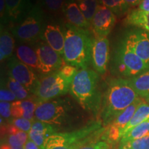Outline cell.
<instances>
[{
    "label": "cell",
    "mask_w": 149,
    "mask_h": 149,
    "mask_svg": "<svg viewBox=\"0 0 149 149\" xmlns=\"http://www.w3.org/2000/svg\"><path fill=\"white\" fill-rule=\"evenodd\" d=\"M139 97L129 79L113 78L102 95L100 114L104 127L109 126L122 112Z\"/></svg>",
    "instance_id": "6da1fadb"
},
{
    "label": "cell",
    "mask_w": 149,
    "mask_h": 149,
    "mask_svg": "<svg viewBox=\"0 0 149 149\" xmlns=\"http://www.w3.org/2000/svg\"><path fill=\"white\" fill-rule=\"evenodd\" d=\"M100 75L95 70L84 68L78 70L72 80L69 92L85 111L98 115L102 95L99 89Z\"/></svg>",
    "instance_id": "7a4b0ae2"
},
{
    "label": "cell",
    "mask_w": 149,
    "mask_h": 149,
    "mask_svg": "<svg viewBox=\"0 0 149 149\" xmlns=\"http://www.w3.org/2000/svg\"><path fill=\"white\" fill-rule=\"evenodd\" d=\"M64 58L67 64L77 68H87L91 63L93 38L88 30L66 24L64 29Z\"/></svg>",
    "instance_id": "3957f363"
},
{
    "label": "cell",
    "mask_w": 149,
    "mask_h": 149,
    "mask_svg": "<svg viewBox=\"0 0 149 149\" xmlns=\"http://www.w3.org/2000/svg\"><path fill=\"white\" fill-rule=\"evenodd\" d=\"M46 26L42 9L39 5H35L25 17L13 28L12 34L22 44H35L42 40Z\"/></svg>",
    "instance_id": "277c9868"
},
{
    "label": "cell",
    "mask_w": 149,
    "mask_h": 149,
    "mask_svg": "<svg viewBox=\"0 0 149 149\" xmlns=\"http://www.w3.org/2000/svg\"><path fill=\"white\" fill-rule=\"evenodd\" d=\"M73 109L66 99H56L38 104L35 112V119L51 124L57 130L58 126L72 122Z\"/></svg>",
    "instance_id": "5b68a950"
},
{
    "label": "cell",
    "mask_w": 149,
    "mask_h": 149,
    "mask_svg": "<svg viewBox=\"0 0 149 149\" xmlns=\"http://www.w3.org/2000/svg\"><path fill=\"white\" fill-rule=\"evenodd\" d=\"M72 81L58 71L43 74L40 77L33 95L39 104L52 100L66 94Z\"/></svg>",
    "instance_id": "8992f818"
},
{
    "label": "cell",
    "mask_w": 149,
    "mask_h": 149,
    "mask_svg": "<svg viewBox=\"0 0 149 149\" xmlns=\"http://www.w3.org/2000/svg\"><path fill=\"white\" fill-rule=\"evenodd\" d=\"M113 66L116 74L132 78L147 69L149 65L139 58L122 41L115 51Z\"/></svg>",
    "instance_id": "52a82bcc"
},
{
    "label": "cell",
    "mask_w": 149,
    "mask_h": 149,
    "mask_svg": "<svg viewBox=\"0 0 149 149\" xmlns=\"http://www.w3.org/2000/svg\"><path fill=\"white\" fill-rule=\"evenodd\" d=\"M7 66L9 75L33 95L40 79L35 70L20 61L15 55L8 59Z\"/></svg>",
    "instance_id": "ba28073f"
},
{
    "label": "cell",
    "mask_w": 149,
    "mask_h": 149,
    "mask_svg": "<svg viewBox=\"0 0 149 149\" xmlns=\"http://www.w3.org/2000/svg\"><path fill=\"white\" fill-rule=\"evenodd\" d=\"M41 65V72L46 74L58 71L62 67V57L52 48L47 43L40 40L35 44Z\"/></svg>",
    "instance_id": "9c48e42d"
},
{
    "label": "cell",
    "mask_w": 149,
    "mask_h": 149,
    "mask_svg": "<svg viewBox=\"0 0 149 149\" xmlns=\"http://www.w3.org/2000/svg\"><path fill=\"white\" fill-rule=\"evenodd\" d=\"M109 59L110 43L107 37H94L91 51V64L95 70L100 74H105Z\"/></svg>",
    "instance_id": "30bf717a"
},
{
    "label": "cell",
    "mask_w": 149,
    "mask_h": 149,
    "mask_svg": "<svg viewBox=\"0 0 149 149\" xmlns=\"http://www.w3.org/2000/svg\"><path fill=\"white\" fill-rule=\"evenodd\" d=\"M116 17L105 6L99 4L91 22V26L95 37H107L115 26Z\"/></svg>",
    "instance_id": "8fae6325"
},
{
    "label": "cell",
    "mask_w": 149,
    "mask_h": 149,
    "mask_svg": "<svg viewBox=\"0 0 149 149\" xmlns=\"http://www.w3.org/2000/svg\"><path fill=\"white\" fill-rule=\"evenodd\" d=\"M124 42L139 58L149 65V33L146 31H133L127 33Z\"/></svg>",
    "instance_id": "7c38bea8"
},
{
    "label": "cell",
    "mask_w": 149,
    "mask_h": 149,
    "mask_svg": "<svg viewBox=\"0 0 149 149\" xmlns=\"http://www.w3.org/2000/svg\"><path fill=\"white\" fill-rule=\"evenodd\" d=\"M42 40L47 43L63 57L65 38L64 30L60 26L53 23L46 24Z\"/></svg>",
    "instance_id": "4fadbf2b"
},
{
    "label": "cell",
    "mask_w": 149,
    "mask_h": 149,
    "mask_svg": "<svg viewBox=\"0 0 149 149\" xmlns=\"http://www.w3.org/2000/svg\"><path fill=\"white\" fill-rule=\"evenodd\" d=\"M62 11L69 24L86 30L90 27L91 22L85 17L77 2L74 0H66Z\"/></svg>",
    "instance_id": "5bb4252c"
},
{
    "label": "cell",
    "mask_w": 149,
    "mask_h": 149,
    "mask_svg": "<svg viewBox=\"0 0 149 149\" xmlns=\"http://www.w3.org/2000/svg\"><path fill=\"white\" fill-rule=\"evenodd\" d=\"M8 22L19 24L33 8L31 0H5Z\"/></svg>",
    "instance_id": "9a60e30c"
},
{
    "label": "cell",
    "mask_w": 149,
    "mask_h": 149,
    "mask_svg": "<svg viewBox=\"0 0 149 149\" xmlns=\"http://www.w3.org/2000/svg\"><path fill=\"white\" fill-rule=\"evenodd\" d=\"M39 103L35 99L17 100L11 103V114L14 118H25L29 120H36L35 112Z\"/></svg>",
    "instance_id": "2e32d148"
},
{
    "label": "cell",
    "mask_w": 149,
    "mask_h": 149,
    "mask_svg": "<svg viewBox=\"0 0 149 149\" xmlns=\"http://www.w3.org/2000/svg\"><path fill=\"white\" fill-rule=\"evenodd\" d=\"M55 133L57 130L51 124L35 120L29 132V139L42 148L46 139Z\"/></svg>",
    "instance_id": "e0dca14e"
},
{
    "label": "cell",
    "mask_w": 149,
    "mask_h": 149,
    "mask_svg": "<svg viewBox=\"0 0 149 149\" xmlns=\"http://www.w3.org/2000/svg\"><path fill=\"white\" fill-rule=\"evenodd\" d=\"M16 57L33 70L41 72V65L35 48L29 44H19L16 48Z\"/></svg>",
    "instance_id": "ac0fdd59"
},
{
    "label": "cell",
    "mask_w": 149,
    "mask_h": 149,
    "mask_svg": "<svg viewBox=\"0 0 149 149\" xmlns=\"http://www.w3.org/2000/svg\"><path fill=\"white\" fill-rule=\"evenodd\" d=\"M42 149H76L66 133H54L46 139Z\"/></svg>",
    "instance_id": "d6986e66"
},
{
    "label": "cell",
    "mask_w": 149,
    "mask_h": 149,
    "mask_svg": "<svg viewBox=\"0 0 149 149\" xmlns=\"http://www.w3.org/2000/svg\"><path fill=\"white\" fill-rule=\"evenodd\" d=\"M12 33L1 29L0 34V60L1 62L13 57L15 49V40Z\"/></svg>",
    "instance_id": "ffe728a7"
},
{
    "label": "cell",
    "mask_w": 149,
    "mask_h": 149,
    "mask_svg": "<svg viewBox=\"0 0 149 149\" xmlns=\"http://www.w3.org/2000/svg\"><path fill=\"white\" fill-rule=\"evenodd\" d=\"M125 23L142 29L149 33V12L135 9L131 10L125 19Z\"/></svg>",
    "instance_id": "44dd1931"
},
{
    "label": "cell",
    "mask_w": 149,
    "mask_h": 149,
    "mask_svg": "<svg viewBox=\"0 0 149 149\" xmlns=\"http://www.w3.org/2000/svg\"><path fill=\"white\" fill-rule=\"evenodd\" d=\"M128 79L139 97L145 98L149 95V67L137 76Z\"/></svg>",
    "instance_id": "7402d4cb"
},
{
    "label": "cell",
    "mask_w": 149,
    "mask_h": 149,
    "mask_svg": "<svg viewBox=\"0 0 149 149\" xmlns=\"http://www.w3.org/2000/svg\"><path fill=\"white\" fill-rule=\"evenodd\" d=\"M149 119V105L147 102L143 99L142 102L137 107V110L134 113L133 117L130 122L124 128L123 131V135L126 133H128L132 128L135 127L136 126L139 125L141 122H144Z\"/></svg>",
    "instance_id": "603a6c76"
},
{
    "label": "cell",
    "mask_w": 149,
    "mask_h": 149,
    "mask_svg": "<svg viewBox=\"0 0 149 149\" xmlns=\"http://www.w3.org/2000/svg\"><path fill=\"white\" fill-rule=\"evenodd\" d=\"M6 84L7 88L10 89L15 95L17 100L35 99V96L31 94L25 87L23 86L21 84L19 83L9 74L6 79Z\"/></svg>",
    "instance_id": "cb8c5ba5"
},
{
    "label": "cell",
    "mask_w": 149,
    "mask_h": 149,
    "mask_svg": "<svg viewBox=\"0 0 149 149\" xmlns=\"http://www.w3.org/2000/svg\"><path fill=\"white\" fill-rule=\"evenodd\" d=\"M149 135V119L132 128L122 136L120 141H127L137 139Z\"/></svg>",
    "instance_id": "d4e9b609"
},
{
    "label": "cell",
    "mask_w": 149,
    "mask_h": 149,
    "mask_svg": "<svg viewBox=\"0 0 149 149\" xmlns=\"http://www.w3.org/2000/svg\"><path fill=\"white\" fill-rule=\"evenodd\" d=\"M100 4L109 8L116 16L125 15L129 10L130 5L124 0H99Z\"/></svg>",
    "instance_id": "484cf974"
},
{
    "label": "cell",
    "mask_w": 149,
    "mask_h": 149,
    "mask_svg": "<svg viewBox=\"0 0 149 149\" xmlns=\"http://www.w3.org/2000/svg\"><path fill=\"white\" fill-rule=\"evenodd\" d=\"M76 2L84 15L91 24L99 6V0H76Z\"/></svg>",
    "instance_id": "4316f807"
},
{
    "label": "cell",
    "mask_w": 149,
    "mask_h": 149,
    "mask_svg": "<svg viewBox=\"0 0 149 149\" xmlns=\"http://www.w3.org/2000/svg\"><path fill=\"white\" fill-rule=\"evenodd\" d=\"M119 149H149V135L133 140L120 141Z\"/></svg>",
    "instance_id": "83f0119b"
},
{
    "label": "cell",
    "mask_w": 149,
    "mask_h": 149,
    "mask_svg": "<svg viewBox=\"0 0 149 149\" xmlns=\"http://www.w3.org/2000/svg\"><path fill=\"white\" fill-rule=\"evenodd\" d=\"M8 121L10 124L15 126L22 131L26 132L29 133L31 127H32L33 123L35 120L32 121L25 118H14V117H12Z\"/></svg>",
    "instance_id": "f1b7e54d"
},
{
    "label": "cell",
    "mask_w": 149,
    "mask_h": 149,
    "mask_svg": "<svg viewBox=\"0 0 149 149\" xmlns=\"http://www.w3.org/2000/svg\"><path fill=\"white\" fill-rule=\"evenodd\" d=\"M66 0H43L46 9L51 13H58L63 10Z\"/></svg>",
    "instance_id": "f546056e"
},
{
    "label": "cell",
    "mask_w": 149,
    "mask_h": 149,
    "mask_svg": "<svg viewBox=\"0 0 149 149\" xmlns=\"http://www.w3.org/2000/svg\"><path fill=\"white\" fill-rule=\"evenodd\" d=\"M78 68H76L73 66L69 64H66L64 66H63L61 68V69L59 70V71L61 72V73L65 77L67 78L68 79H69L70 81H72L74 76L76 75L77 72L78 71Z\"/></svg>",
    "instance_id": "4dcf8cb0"
},
{
    "label": "cell",
    "mask_w": 149,
    "mask_h": 149,
    "mask_svg": "<svg viewBox=\"0 0 149 149\" xmlns=\"http://www.w3.org/2000/svg\"><path fill=\"white\" fill-rule=\"evenodd\" d=\"M0 100L1 102H13L17 100L15 95L8 89L6 86H3L1 85L0 91Z\"/></svg>",
    "instance_id": "1f68e13d"
},
{
    "label": "cell",
    "mask_w": 149,
    "mask_h": 149,
    "mask_svg": "<svg viewBox=\"0 0 149 149\" xmlns=\"http://www.w3.org/2000/svg\"><path fill=\"white\" fill-rule=\"evenodd\" d=\"M0 113L2 118L10 120L13 117L11 114V103L8 102H0Z\"/></svg>",
    "instance_id": "d6a6232c"
},
{
    "label": "cell",
    "mask_w": 149,
    "mask_h": 149,
    "mask_svg": "<svg viewBox=\"0 0 149 149\" xmlns=\"http://www.w3.org/2000/svg\"><path fill=\"white\" fill-rule=\"evenodd\" d=\"M110 143L107 141L100 140L96 142H93L80 147L78 149H108Z\"/></svg>",
    "instance_id": "836d02e7"
},
{
    "label": "cell",
    "mask_w": 149,
    "mask_h": 149,
    "mask_svg": "<svg viewBox=\"0 0 149 149\" xmlns=\"http://www.w3.org/2000/svg\"><path fill=\"white\" fill-rule=\"evenodd\" d=\"M0 17H1V25L2 23L6 24L8 22L5 0H0Z\"/></svg>",
    "instance_id": "e575fe53"
},
{
    "label": "cell",
    "mask_w": 149,
    "mask_h": 149,
    "mask_svg": "<svg viewBox=\"0 0 149 149\" xmlns=\"http://www.w3.org/2000/svg\"><path fill=\"white\" fill-rule=\"evenodd\" d=\"M24 149H42L38 145H37L35 142H33L31 139H28L25 144L24 146Z\"/></svg>",
    "instance_id": "d590c367"
},
{
    "label": "cell",
    "mask_w": 149,
    "mask_h": 149,
    "mask_svg": "<svg viewBox=\"0 0 149 149\" xmlns=\"http://www.w3.org/2000/svg\"><path fill=\"white\" fill-rule=\"evenodd\" d=\"M139 10L149 12V0H142L138 6Z\"/></svg>",
    "instance_id": "8d00e7d4"
},
{
    "label": "cell",
    "mask_w": 149,
    "mask_h": 149,
    "mask_svg": "<svg viewBox=\"0 0 149 149\" xmlns=\"http://www.w3.org/2000/svg\"><path fill=\"white\" fill-rule=\"evenodd\" d=\"M1 149H24V146H13L7 144H1Z\"/></svg>",
    "instance_id": "74e56055"
},
{
    "label": "cell",
    "mask_w": 149,
    "mask_h": 149,
    "mask_svg": "<svg viewBox=\"0 0 149 149\" xmlns=\"http://www.w3.org/2000/svg\"><path fill=\"white\" fill-rule=\"evenodd\" d=\"M126 2H127L130 6H135L137 5H139V3L141 2L142 0H124Z\"/></svg>",
    "instance_id": "f35d334b"
},
{
    "label": "cell",
    "mask_w": 149,
    "mask_h": 149,
    "mask_svg": "<svg viewBox=\"0 0 149 149\" xmlns=\"http://www.w3.org/2000/svg\"><path fill=\"white\" fill-rule=\"evenodd\" d=\"M108 149H119V144L117 143H110Z\"/></svg>",
    "instance_id": "ab89813d"
},
{
    "label": "cell",
    "mask_w": 149,
    "mask_h": 149,
    "mask_svg": "<svg viewBox=\"0 0 149 149\" xmlns=\"http://www.w3.org/2000/svg\"><path fill=\"white\" fill-rule=\"evenodd\" d=\"M143 99H144L145 101L147 102V104H148V105H149V95H148L147 97H145V98H143Z\"/></svg>",
    "instance_id": "60d3db41"
}]
</instances>
